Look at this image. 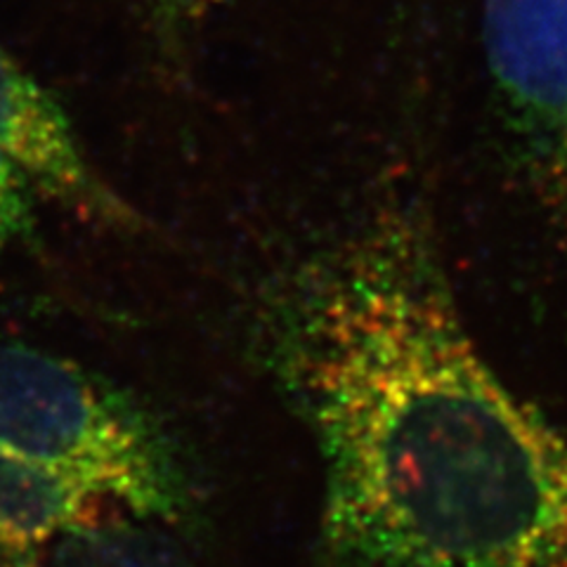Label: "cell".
I'll return each instance as SVG.
<instances>
[{
  "label": "cell",
  "mask_w": 567,
  "mask_h": 567,
  "mask_svg": "<svg viewBox=\"0 0 567 567\" xmlns=\"http://www.w3.org/2000/svg\"><path fill=\"white\" fill-rule=\"evenodd\" d=\"M173 525L137 516H106L71 527L48 548L45 567H192Z\"/></svg>",
  "instance_id": "obj_6"
},
{
  "label": "cell",
  "mask_w": 567,
  "mask_h": 567,
  "mask_svg": "<svg viewBox=\"0 0 567 567\" xmlns=\"http://www.w3.org/2000/svg\"><path fill=\"white\" fill-rule=\"evenodd\" d=\"M33 187L10 158L0 154V251L33 235Z\"/></svg>",
  "instance_id": "obj_7"
},
{
  "label": "cell",
  "mask_w": 567,
  "mask_h": 567,
  "mask_svg": "<svg viewBox=\"0 0 567 567\" xmlns=\"http://www.w3.org/2000/svg\"><path fill=\"white\" fill-rule=\"evenodd\" d=\"M0 154L20 168L33 189L79 218L137 229V213L87 162L71 123L45 87L0 45Z\"/></svg>",
  "instance_id": "obj_4"
},
{
  "label": "cell",
  "mask_w": 567,
  "mask_h": 567,
  "mask_svg": "<svg viewBox=\"0 0 567 567\" xmlns=\"http://www.w3.org/2000/svg\"><path fill=\"white\" fill-rule=\"evenodd\" d=\"M106 499L74 473L0 452V551L22 556L45 548L97 518Z\"/></svg>",
  "instance_id": "obj_5"
},
{
  "label": "cell",
  "mask_w": 567,
  "mask_h": 567,
  "mask_svg": "<svg viewBox=\"0 0 567 567\" xmlns=\"http://www.w3.org/2000/svg\"><path fill=\"white\" fill-rule=\"evenodd\" d=\"M268 358L322 456L331 567H567V431L483 358L412 210L287 279Z\"/></svg>",
  "instance_id": "obj_1"
},
{
  "label": "cell",
  "mask_w": 567,
  "mask_h": 567,
  "mask_svg": "<svg viewBox=\"0 0 567 567\" xmlns=\"http://www.w3.org/2000/svg\"><path fill=\"white\" fill-rule=\"evenodd\" d=\"M158 6H166L171 10H206L210 8L213 3H220V0H156Z\"/></svg>",
  "instance_id": "obj_8"
},
{
  "label": "cell",
  "mask_w": 567,
  "mask_h": 567,
  "mask_svg": "<svg viewBox=\"0 0 567 567\" xmlns=\"http://www.w3.org/2000/svg\"><path fill=\"white\" fill-rule=\"evenodd\" d=\"M0 452L74 473L137 516L177 525L192 494L145 406L85 367L0 339Z\"/></svg>",
  "instance_id": "obj_2"
},
{
  "label": "cell",
  "mask_w": 567,
  "mask_h": 567,
  "mask_svg": "<svg viewBox=\"0 0 567 567\" xmlns=\"http://www.w3.org/2000/svg\"><path fill=\"white\" fill-rule=\"evenodd\" d=\"M483 45L518 168L567 218V0H485Z\"/></svg>",
  "instance_id": "obj_3"
}]
</instances>
